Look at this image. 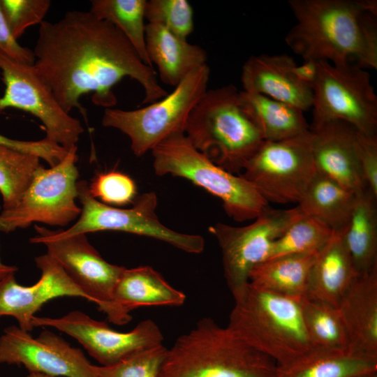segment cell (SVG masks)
Masks as SVG:
<instances>
[{
  "instance_id": "34",
  "label": "cell",
  "mask_w": 377,
  "mask_h": 377,
  "mask_svg": "<svg viewBox=\"0 0 377 377\" xmlns=\"http://www.w3.org/2000/svg\"><path fill=\"white\" fill-rule=\"evenodd\" d=\"M168 348L163 344L148 348L110 366H94L98 377H158Z\"/></svg>"
},
{
  "instance_id": "21",
  "label": "cell",
  "mask_w": 377,
  "mask_h": 377,
  "mask_svg": "<svg viewBox=\"0 0 377 377\" xmlns=\"http://www.w3.org/2000/svg\"><path fill=\"white\" fill-rule=\"evenodd\" d=\"M343 229L334 231L329 241L317 253L306 295L335 307L357 275Z\"/></svg>"
},
{
  "instance_id": "7",
  "label": "cell",
  "mask_w": 377,
  "mask_h": 377,
  "mask_svg": "<svg viewBox=\"0 0 377 377\" xmlns=\"http://www.w3.org/2000/svg\"><path fill=\"white\" fill-rule=\"evenodd\" d=\"M209 74L206 64L188 73L171 93L142 108H105L102 124L126 134L133 154L142 156L168 137L184 133L191 111L207 91Z\"/></svg>"
},
{
  "instance_id": "26",
  "label": "cell",
  "mask_w": 377,
  "mask_h": 377,
  "mask_svg": "<svg viewBox=\"0 0 377 377\" xmlns=\"http://www.w3.org/2000/svg\"><path fill=\"white\" fill-rule=\"evenodd\" d=\"M316 254H291L266 260L252 268L249 283L277 294L302 298L307 294Z\"/></svg>"
},
{
  "instance_id": "14",
  "label": "cell",
  "mask_w": 377,
  "mask_h": 377,
  "mask_svg": "<svg viewBox=\"0 0 377 377\" xmlns=\"http://www.w3.org/2000/svg\"><path fill=\"white\" fill-rule=\"evenodd\" d=\"M0 70L5 84L0 114L8 108L31 113L43 124L47 140L69 149L84 132L79 119L60 105L34 65L18 62L0 50Z\"/></svg>"
},
{
  "instance_id": "38",
  "label": "cell",
  "mask_w": 377,
  "mask_h": 377,
  "mask_svg": "<svg viewBox=\"0 0 377 377\" xmlns=\"http://www.w3.org/2000/svg\"><path fill=\"white\" fill-rule=\"evenodd\" d=\"M357 149L365 182L377 196V136H369L359 131Z\"/></svg>"
},
{
  "instance_id": "4",
  "label": "cell",
  "mask_w": 377,
  "mask_h": 377,
  "mask_svg": "<svg viewBox=\"0 0 377 377\" xmlns=\"http://www.w3.org/2000/svg\"><path fill=\"white\" fill-rule=\"evenodd\" d=\"M300 300L249 283L234 300L227 326L278 367H286L313 348L304 326Z\"/></svg>"
},
{
  "instance_id": "5",
  "label": "cell",
  "mask_w": 377,
  "mask_h": 377,
  "mask_svg": "<svg viewBox=\"0 0 377 377\" xmlns=\"http://www.w3.org/2000/svg\"><path fill=\"white\" fill-rule=\"evenodd\" d=\"M239 92L233 84L207 90L191 111L184 131L197 150L237 175L265 141L242 109Z\"/></svg>"
},
{
  "instance_id": "16",
  "label": "cell",
  "mask_w": 377,
  "mask_h": 377,
  "mask_svg": "<svg viewBox=\"0 0 377 377\" xmlns=\"http://www.w3.org/2000/svg\"><path fill=\"white\" fill-rule=\"evenodd\" d=\"M0 364L54 377H98L82 350L48 330L34 338L16 325L6 327L0 337Z\"/></svg>"
},
{
  "instance_id": "42",
  "label": "cell",
  "mask_w": 377,
  "mask_h": 377,
  "mask_svg": "<svg viewBox=\"0 0 377 377\" xmlns=\"http://www.w3.org/2000/svg\"><path fill=\"white\" fill-rule=\"evenodd\" d=\"M26 377H54V376H49L47 374H42V373L29 372V374Z\"/></svg>"
},
{
  "instance_id": "27",
  "label": "cell",
  "mask_w": 377,
  "mask_h": 377,
  "mask_svg": "<svg viewBox=\"0 0 377 377\" xmlns=\"http://www.w3.org/2000/svg\"><path fill=\"white\" fill-rule=\"evenodd\" d=\"M377 196L367 188L357 195L343 229L344 240L357 274L377 267Z\"/></svg>"
},
{
  "instance_id": "12",
  "label": "cell",
  "mask_w": 377,
  "mask_h": 377,
  "mask_svg": "<svg viewBox=\"0 0 377 377\" xmlns=\"http://www.w3.org/2000/svg\"><path fill=\"white\" fill-rule=\"evenodd\" d=\"M242 172L267 202L298 204L317 172L310 130L286 140L264 141Z\"/></svg>"
},
{
  "instance_id": "20",
  "label": "cell",
  "mask_w": 377,
  "mask_h": 377,
  "mask_svg": "<svg viewBox=\"0 0 377 377\" xmlns=\"http://www.w3.org/2000/svg\"><path fill=\"white\" fill-rule=\"evenodd\" d=\"M337 308L349 346L377 358V267L357 274Z\"/></svg>"
},
{
  "instance_id": "40",
  "label": "cell",
  "mask_w": 377,
  "mask_h": 377,
  "mask_svg": "<svg viewBox=\"0 0 377 377\" xmlns=\"http://www.w3.org/2000/svg\"><path fill=\"white\" fill-rule=\"evenodd\" d=\"M293 72L301 82L309 86L312 89L318 75V61L304 60L302 64L295 66Z\"/></svg>"
},
{
  "instance_id": "25",
  "label": "cell",
  "mask_w": 377,
  "mask_h": 377,
  "mask_svg": "<svg viewBox=\"0 0 377 377\" xmlns=\"http://www.w3.org/2000/svg\"><path fill=\"white\" fill-rule=\"evenodd\" d=\"M239 103L265 141L291 138L309 131L304 111L263 94L239 92Z\"/></svg>"
},
{
  "instance_id": "8",
  "label": "cell",
  "mask_w": 377,
  "mask_h": 377,
  "mask_svg": "<svg viewBox=\"0 0 377 377\" xmlns=\"http://www.w3.org/2000/svg\"><path fill=\"white\" fill-rule=\"evenodd\" d=\"M77 146L68 149L58 164L49 168L40 165L17 203L0 212V231L8 233L38 222L66 226L80 215Z\"/></svg>"
},
{
  "instance_id": "28",
  "label": "cell",
  "mask_w": 377,
  "mask_h": 377,
  "mask_svg": "<svg viewBox=\"0 0 377 377\" xmlns=\"http://www.w3.org/2000/svg\"><path fill=\"white\" fill-rule=\"evenodd\" d=\"M357 197L334 179L317 171L297 207L304 214L338 231L346 226Z\"/></svg>"
},
{
  "instance_id": "35",
  "label": "cell",
  "mask_w": 377,
  "mask_h": 377,
  "mask_svg": "<svg viewBox=\"0 0 377 377\" xmlns=\"http://www.w3.org/2000/svg\"><path fill=\"white\" fill-rule=\"evenodd\" d=\"M89 191L94 198L112 207L133 204L138 196L135 181L115 170L98 174L89 185Z\"/></svg>"
},
{
  "instance_id": "39",
  "label": "cell",
  "mask_w": 377,
  "mask_h": 377,
  "mask_svg": "<svg viewBox=\"0 0 377 377\" xmlns=\"http://www.w3.org/2000/svg\"><path fill=\"white\" fill-rule=\"evenodd\" d=\"M0 50L13 59L26 64L34 65V52L20 45L14 38L0 8Z\"/></svg>"
},
{
  "instance_id": "13",
  "label": "cell",
  "mask_w": 377,
  "mask_h": 377,
  "mask_svg": "<svg viewBox=\"0 0 377 377\" xmlns=\"http://www.w3.org/2000/svg\"><path fill=\"white\" fill-rule=\"evenodd\" d=\"M301 214L297 206L269 207L245 226L216 223L209 227L221 248L225 279L234 300L247 288L252 268L267 260L274 241Z\"/></svg>"
},
{
  "instance_id": "1",
  "label": "cell",
  "mask_w": 377,
  "mask_h": 377,
  "mask_svg": "<svg viewBox=\"0 0 377 377\" xmlns=\"http://www.w3.org/2000/svg\"><path fill=\"white\" fill-rule=\"evenodd\" d=\"M33 52L34 68L68 113L77 108L86 118L80 98L89 93L95 105L112 108L117 103L112 88L125 77L143 88L142 103L168 94L121 31L89 11H68L57 22H42Z\"/></svg>"
},
{
  "instance_id": "19",
  "label": "cell",
  "mask_w": 377,
  "mask_h": 377,
  "mask_svg": "<svg viewBox=\"0 0 377 377\" xmlns=\"http://www.w3.org/2000/svg\"><path fill=\"white\" fill-rule=\"evenodd\" d=\"M296 65L293 58L286 54L251 56L242 66L243 91L307 110L312 108L313 91L295 76Z\"/></svg>"
},
{
  "instance_id": "37",
  "label": "cell",
  "mask_w": 377,
  "mask_h": 377,
  "mask_svg": "<svg viewBox=\"0 0 377 377\" xmlns=\"http://www.w3.org/2000/svg\"><path fill=\"white\" fill-rule=\"evenodd\" d=\"M0 145L36 156L45 161L50 167L56 165L64 159L68 151L45 138L37 141H24L13 140L0 134Z\"/></svg>"
},
{
  "instance_id": "36",
  "label": "cell",
  "mask_w": 377,
  "mask_h": 377,
  "mask_svg": "<svg viewBox=\"0 0 377 377\" xmlns=\"http://www.w3.org/2000/svg\"><path fill=\"white\" fill-rule=\"evenodd\" d=\"M50 5L49 0H0V8L17 40L27 28L44 21Z\"/></svg>"
},
{
  "instance_id": "3",
  "label": "cell",
  "mask_w": 377,
  "mask_h": 377,
  "mask_svg": "<svg viewBox=\"0 0 377 377\" xmlns=\"http://www.w3.org/2000/svg\"><path fill=\"white\" fill-rule=\"evenodd\" d=\"M277 372L271 358L205 317L168 348L158 377H277Z\"/></svg>"
},
{
  "instance_id": "30",
  "label": "cell",
  "mask_w": 377,
  "mask_h": 377,
  "mask_svg": "<svg viewBox=\"0 0 377 377\" xmlns=\"http://www.w3.org/2000/svg\"><path fill=\"white\" fill-rule=\"evenodd\" d=\"M304 326L313 348L342 349L349 346L337 307L305 295L300 300Z\"/></svg>"
},
{
  "instance_id": "22",
  "label": "cell",
  "mask_w": 377,
  "mask_h": 377,
  "mask_svg": "<svg viewBox=\"0 0 377 377\" xmlns=\"http://www.w3.org/2000/svg\"><path fill=\"white\" fill-rule=\"evenodd\" d=\"M148 58L156 64L161 81L176 87L188 73L206 64V51L164 27L148 23L145 27Z\"/></svg>"
},
{
  "instance_id": "41",
  "label": "cell",
  "mask_w": 377,
  "mask_h": 377,
  "mask_svg": "<svg viewBox=\"0 0 377 377\" xmlns=\"http://www.w3.org/2000/svg\"><path fill=\"white\" fill-rule=\"evenodd\" d=\"M1 210V207L0 206V212ZM17 270V267L3 264L0 258V279H2L11 274H15Z\"/></svg>"
},
{
  "instance_id": "11",
  "label": "cell",
  "mask_w": 377,
  "mask_h": 377,
  "mask_svg": "<svg viewBox=\"0 0 377 377\" xmlns=\"http://www.w3.org/2000/svg\"><path fill=\"white\" fill-rule=\"evenodd\" d=\"M313 91L312 124L339 119L377 136V96L369 73L355 65L318 61Z\"/></svg>"
},
{
  "instance_id": "24",
  "label": "cell",
  "mask_w": 377,
  "mask_h": 377,
  "mask_svg": "<svg viewBox=\"0 0 377 377\" xmlns=\"http://www.w3.org/2000/svg\"><path fill=\"white\" fill-rule=\"evenodd\" d=\"M377 373V358L348 346L346 348H313L284 367L277 377H354Z\"/></svg>"
},
{
  "instance_id": "6",
  "label": "cell",
  "mask_w": 377,
  "mask_h": 377,
  "mask_svg": "<svg viewBox=\"0 0 377 377\" xmlns=\"http://www.w3.org/2000/svg\"><path fill=\"white\" fill-rule=\"evenodd\" d=\"M156 175L184 178L218 198L237 222L252 220L270 207L243 176L231 173L197 150L184 133L174 134L151 149Z\"/></svg>"
},
{
  "instance_id": "18",
  "label": "cell",
  "mask_w": 377,
  "mask_h": 377,
  "mask_svg": "<svg viewBox=\"0 0 377 377\" xmlns=\"http://www.w3.org/2000/svg\"><path fill=\"white\" fill-rule=\"evenodd\" d=\"M311 147L316 170L357 195L367 188L357 149L359 131L342 120L309 126Z\"/></svg>"
},
{
  "instance_id": "9",
  "label": "cell",
  "mask_w": 377,
  "mask_h": 377,
  "mask_svg": "<svg viewBox=\"0 0 377 377\" xmlns=\"http://www.w3.org/2000/svg\"><path fill=\"white\" fill-rule=\"evenodd\" d=\"M77 192L82 204L79 219L69 228L54 230L59 236L116 230L156 239L188 253L198 254L205 249L201 235L175 231L159 221L154 192L138 195L133 206L126 209L110 206L94 198L85 181L77 182Z\"/></svg>"
},
{
  "instance_id": "31",
  "label": "cell",
  "mask_w": 377,
  "mask_h": 377,
  "mask_svg": "<svg viewBox=\"0 0 377 377\" xmlns=\"http://www.w3.org/2000/svg\"><path fill=\"white\" fill-rule=\"evenodd\" d=\"M333 233L325 223L302 212L274 241L267 260L291 254L318 253Z\"/></svg>"
},
{
  "instance_id": "44",
  "label": "cell",
  "mask_w": 377,
  "mask_h": 377,
  "mask_svg": "<svg viewBox=\"0 0 377 377\" xmlns=\"http://www.w3.org/2000/svg\"><path fill=\"white\" fill-rule=\"evenodd\" d=\"M371 377H377V374H374L373 376Z\"/></svg>"
},
{
  "instance_id": "33",
  "label": "cell",
  "mask_w": 377,
  "mask_h": 377,
  "mask_svg": "<svg viewBox=\"0 0 377 377\" xmlns=\"http://www.w3.org/2000/svg\"><path fill=\"white\" fill-rule=\"evenodd\" d=\"M145 19L149 24L160 25L183 39L193 30V10L186 0L147 1Z\"/></svg>"
},
{
  "instance_id": "2",
  "label": "cell",
  "mask_w": 377,
  "mask_h": 377,
  "mask_svg": "<svg viewBox=\"0 0 377 377\" xmlns=\"http://www.w3.org/2000/svg\"><path fill=\"white\" fill-rule=\"evenodd\" d=\"M288 46L304 60L377 69L376 0H290Z\"/></svg>"
},
{
  "instance_id": "15",
  "label": "cell",
  "mask_w": 377,
  "mask_h": 377,
  "mask_svg": "<svg viewBox=\"0 0 377 377\" xmlns=\"http://www.w3.org/2000/svg\"><path fill=\"white\" fill-rule=\"evenodd\" d=\"M34 327H52L76 339L101 366L118 363L138 352L163 344V335L151 319L140 322L127 332L116 331L80 311L59 318L37 317Z\"/></svg>"
},
{
  "instance_id": "10",
  "label": "cell",
  "mask_w": 377,
  "mask_h": 377,
  "mask_svg": "<svg viewBox=\"0 0 377 377\" xmlns=\"http://www.w3.org/2000/svg\"><path fill=\"white\" fill-rule=\"evenodd\" d=\"M37 235L32 244H43L68 276L82 290L87 300L95 303L109 322L123 325L132 318L123 315L114 304L115 286L124 267L106 261L89 243L86 234L59 236L54 230L35 226Z\"/></svg>"
},
{
  "instance_id": "29",
  "label": "cell",
  "mask_w": 377,
  "mask_h": 377,
  "mask_svg": "<svg viewBox=\"0 0 377 377\" xmlns=\"http://www.w3.org/2000/svg\"><path fill=\"white\" fill-rule=\"evenodd\" d=\"M146 0H93L89 12L116 26L142 61L153 68L147 53L145 11Z\"/></svg>"
},
{
  "instance_id": "43",
  "label": "cell",
  "mask_w": 377,
  "mask_h": 377,
  "mask_svg": "<svg viewBox=\"0 0 377 377\" xmlns=\"http://www.w3.org/2000/svg\"><path fill=\"white\" fill-rule=\"evenodd\" d=\"M376 374H377V373H376ZM376 374H370V375L358 376H354V377H371Z\"/></svg>"
},
{
  "instance_id": "17",
  "label": "cell",
  "mask_w": 377,
  "mask_h": 377,
  "mask_svg": "<svg viewBox=\"0 0 377 377\" xmlns=\"http://www.w3.org/2000/svg\"><path fill=\"white\" fill-rule=\"evenodd\" d=\"M35 263L41 275L32 286L17 283L15 274L0 279V318H15L18 327L29 332L34 327L32 320L35 313L50 300L66 296L87 300L60 264L49 254L36 257Z\"/></svg>"
},
{
  "instance_id": "32",
  "label": "cell",
  "mask_w": 377,
  "mask_h": 377,
  "mask_svg": "<svg viewBox=\"0 0 377 377\" xmlns=\"http://www.w3.org/2000/svg\"><path fill=\"white\" fill-rule=\"evenodd\" d=\"M40 165V158L36 156L0 145L2 209L10 208L17 203Z\"/></svg>"
},
{
  "instance_id": "23",
  "label": "cell",
  "mask_w": 377,
  "mask_h": 377,
  "mask_svg": "<svg viewBox=\"0 0 377 377\" xmlns=\"http://www.w3.org/2000/svg\"><path fill=\"white\" fill-rule=\"evenodd\" d=\"M114 304L125 316L132 318V310L144 306H179L186 295L172 287L150 266L124 269L114 290Z\"/></svg>"
}]
</instances>
